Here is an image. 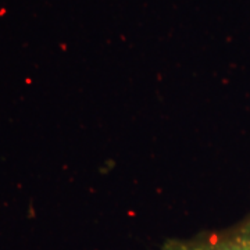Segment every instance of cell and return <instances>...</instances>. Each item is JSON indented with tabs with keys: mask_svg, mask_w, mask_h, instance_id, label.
Instances as JSON below:
<instances>
[{
	"mask_svg": "<svg viewBox=\"0 0 250 250\" xmlns=\"http://www.w3.org/2000/svg\"><path fill=\"white\" fill-rule=\"evenodd\" d=\"M160 250H250V211L228 228L202 231L190 238H168Z\"/></svg>",
	"mask_w": 250,
	"mask_h": 250,
	"instance_id": "obj_1",
	"label": "cell"
}]
</instances>
